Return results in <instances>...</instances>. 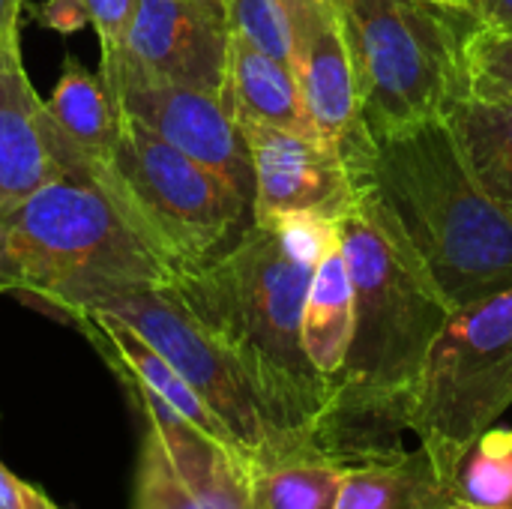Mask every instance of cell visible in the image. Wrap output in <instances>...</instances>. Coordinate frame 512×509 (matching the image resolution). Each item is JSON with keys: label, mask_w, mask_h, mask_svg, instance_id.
I'll return each mask as SVG.
<instances>
[{"label": "cell", "mask_w": 512, "mask_h": 509, "mask_svg": "<svg viewBox=\"0 0 512 509\" xmlns=\"http://www.w3.org/2000/svg\"><path fill=\"white\" fill-rule=\"evenodd\" d=\"M144 414L132 509H249L246 459L120 375Z\"/></svg>", "instance_id": "cell-9"}, {"label": "cell", "mask_w": 512, "mask_h": 509, "mask_svg": "<svg viewBox=\"0 0 512 509\" xmlns=\"http://www.w3.org/2000/svg\"><path fill=\"white\" fill-rule=\"evenodd\" d=\"M462 69L468 96L512 102V27L471 21L462 42Z\"/></svg>", "instance_id": "cell-21"}, {"label": "cell", "mask_w": 512, "mask_h": 509, "mask_svg": "<svg viewBox=\"0 0 512 509\" xmlns=\"http://www.w3.org/2000/svg\"><path fill=\"white\" fill-rule=\"evenodd\" d=\"M474 177L512 210V102L465 96L447 114Z\"/></svg>", "instance_id": "cell-19"}, {"label": "cell", "mask_w": 512, "mask_h": 509, "mask_svg": "<svg viewBox=\"0 0 512 509\" xmlns=\"http://www.w3.org/2000/svg\"><path fill=\"white\" fill-rule=\"evenodd\" d=\"M198 3H204L207 9H213L216 15H222V18H225V0H198Z\"/></svg>", "instance_id": "cell-30"}, {"label": "cell", "mask_w": 512, "mask_h": 509, "mask_svg": "<svg viewBox=\"0 0 512 509\" xmlns=\"http://www.w3.org/2000/svg\"><path fill=\"white\" fill-rule=\"evenodd\" d=\"M21 9L24 0H0V57L21 48Z\"/></svg>", "instance_id": "cell-28"}, {"label": "cell", "mask_w": 512, "mask_h": 509, "mask_svg": "<svg viewBox=\"0 0 512 509\" xmlns=\"http://www.w3.org/2000/svg\"><path fill=\"white\" fill-rule=\"evenodd\" d=\"M444 509H495V507H480V504H471V501H465V498H456L453 504H447Z\"/></svg>", "instance_id": "cell-29"}, {"label": "cell", "mask_w": 512, "mask_h": 509, "mask_svg": "<svg viewBox=\"0 0 512 509\" xmlns=\"http://www.w3.org/2000/svg\"><path fill=\"white\" fill-rule=\"evenodd\" d=\"M0 509H60L0 462Z\"/></svg>", "instance_id": "cell-26"}, {"label": "cell", "mask_w": 512, "mask_h": 509, "mask_svg": "<svg viewBox=\"0 0 512 509\" xmlns=\"http://www.w3.org/2000/svg\"><path fill=\"white\" fill-rule=\"evenodd\" d=\"M465 12L486 27H512V0H465Z\"/></svg>", "instance_id": "cell-27"}, {"label": "cell", "mask_w": 512, "mask_h": 509, "mask_svg": "<svg viewBox=\"0 0 512 509\" xmlns=\"http://www.w3.org/2000/svg\"><path fill=\"white\" fill-rule=\"evenodd\" d=\"M441 6H450V9H465V0H435Z\"/></svg>", "instance_id": "cell-31"}, {"label": "cell", "mask_w": 512, "mask_h": 509, "mask_svg": "<svg viewBox=\"0 0 512 509\" xmlns=\"http://www.w3.org/2000/svg\"><path fill=\"white\" fill-rule=\"evenodd\" d=\"M93 312L123 321L159 357H165L228 426L246 465L297 453V450H315L273 429L240 366L192 318V312L180 303V297L168 282L132 288L126 294L105 300Z\"/></svg>", "instance_id": "cell-8"}, {"label": "cell", "mask_w": 512, "mask_h": 509, "mask_svg": "<svg viewBox=\"0 0 512 509\" xmlns=\"http://www.w3.org/2000/svg\"><path fill=\"white\" fill-rule=\"evenodd\" d=\"M459 498L480 507L512 509V429L492 426L459 471Z\"/></svg>", "instance_id": "cell-22"}, {"label": "cell", "mask_w": 512, "mask_h": 509, "mask_svg": "<svg viewBox=\"0 0 512 509\" xmlns=\"http://www.w3.org/2000/svg\"><path fill=\"white\" fill-rule=\"evenodd\" d=\"M342 468L321 450L249 465V509H333Z\"/></svg>", "instance_id": "cell-20"}, {"label": "cell", "mask_w": 512, "mask_h": 509, "mask_svg": "<svg viewBox=\"0 0 512 509\" xmlns=\"http://www.w3.org/2000/svg\"><path fill=\"white\" fill-rule=\"evenodd\" d=\"M162 282H171L168 267L81 174H60L0 222V294L75 318Z\"/></svg>", "instance_id": "cell-4"}, {"label": "cell", "mask_w": 512, "mask_h": 509, "mask_svg": "<svg viewBox=\"0 0 512 509\" xmlns=\"http://www.w3.org/2000/svg\"><path fill=\"white\" fill-rule=\"evenodd\" d=\"M252 159V219L282 213H321L339 219L357 198L354 180L336 147L252 117H234Z\"/></svg>", "instance_id": "cell-11"}, {"label": "cell", "mask_w": 512, "mask_h": 509, "mask_svg": "<svg viewBox=\"0 0 512 509\" xmlns=\"http://www.w3.org/2000/svg\"><path fill=\"white\" fill-rule=\"evenodd\" d=\"M354 72L357 117L384 135L447 117L465 90L459 21L465 9L435 0H333Z\"/></svg>", "instance_id": "cell-6"}, {"label": "cell", "mask_w": 512, "mask_h": 509, "mask_svg": "<svg viewBox=\"0 0 512 509\" xmlns=\"http://www.w3.org/2000/svg\"><path fill=\"white\" fill-rule=\"evenodd\" d=\"M354 333V282L342 252V243L312 270L303 303V348L315 372L333 384L345 366Z\"/></svg>", "instance_id": "cell-18"}, {"label": "cell", "mask_w": 512, "mask_h": 509, "mask_svg": "<svg viewBox=\"0 0 512 509\" xmlns=\"http://www.w3.org/2000/svg\"><path fill=\"white\" fill-rule=\"evenodd\" d=\"M231 30L198 0H135L123 54L99 69H132L222 96L228 78Z\"/></svg>", "instance_id": "cell-12"}, {"label": "cell", "mask_w": 512, "mask_h": 509, "mask_svg": "<svg viewBox=\"0 0 512 509\" xmlns=\"http://www.w3.org/2000/svg\"><path fill=\"white\" fill-rule=\"evenodd\" d=\"M36 18H39L48 30L63 33V36L78 33L81 27L90 24V15H87L84 0H45V3L39 6Z\"/></svg>", "instance_id": "cell-25"}, {"label": "cell", "mask_w": 512, "mask_h": 509, "mask_svg": "<svg viewBox=\"0 0 512 509\" xmlns=\"http://www.w3.org/2000/svg\"><path fill=\"white\" fill-rule=\"evenodd\" d=\"M222 102L231 117H252L300 135L321 138L303 105L291 63L255 48L252 42L234 33L228 45V78Z\"/></svg>", "instance_id": "cell-16"}, {"label": "cell", "mask_w": 512, "mask_h": 509, "mask_svg": "<svg viewBox=\"0 0 512 509\" xmlns=\"http://www.w3.org/2000/svg\"><path fill=\"white\" fill-rule=\"evenodd\" d=\"M99 78L117 111L138 120L180 153L222 174L252 204L255 171L249 147L222 96L174 81H156L123 66L99 69Z\"/></svg>", "instance_id": "cell-10"}, {"label": "cell", "mask_w": 512, "mask_h": 509, "mask_svg": "<svg viewBox=\"0 0 512 509\" xmlns=\"http://www.w3.org/2000/svg\"><path fill=\"white\" fill-rule=\"evenodd\" d=\"M66 174L51 150L45 102L33 90L21 48L0 57V222L36 189Z\"/></svg>", "instance_id": "cell-14"}, {"label": "cell", "mask_w": 512, "mask_h": 509, "mask_svg": "<svg viewBox=\"0 0 512 509\" xmlns=\"http://www.w3.org/2000/svg\"><path fill=\"white\" fill-rule=\"evenodd\" d=\"M84 177L108 195L171 279L207 264L252 225V204L222 174L123 111L111 159Z\"/></svg>", "instance_id": "cell-5"}, {"label": "cell", "mask_w": 512, "mask_h": 509, "mask_svg": "<svg viewBox=\"0 0 512 509\" xmlns=\"http://www.w3.org/2000/svg\"><path fill=\"white\" fill-rule=\"evenodd\" d=\"M45 126L60 168L66 174L84 177L111 159L120 111L111 102L99 72L93 75L75 57H69L57 87L45 99Z\"/></svg>", "instance_id": "cell-15"}, {"label": "cell", "mask_w": 512, "mask_h": 509, "mask_svg": "<svg viewBox=\"0 0 512 509\" xmlns=\"http://www.w3.org/2000/svg\"><path fill=\"white\" fill-rule=\"evenodd\" d=\"M339 216L354 282V333L315 447L339 468L402 453L426 357L453 318L450 303L387 210L360 186Z\"/></svg>", "instance_id": "cell-1"}, {"label": "cell", "mask_w": 512, "mask_h": 509, "mask_svg": "<svg viewBox=\"0 0 512 509\" xmlns=\"http://www.w3.org/2000/svg\"><path fill=\"white\" fill-rule=\"evenodd\" d=\"M339 153L354 186L387 210L453 312L510 291L512 210L474 177L447 117L384 135L360 123Z\"/></svg>", "instance_id": "cell-2"}, {"label": "cell", "mask_w": 512, "mask_h": 509, "mask_svg": "<svg viewBox=\"0 0 512 509\" xmlns=\"http://www.w3.org/2000/svg\"><path fill=\"white\" fill-rule=\"evenodd\" d=\"M225 24L234 36L291 63L288 0H225Z\"/></svg>", "instance_id": "cell-23"}, {"label": "cell", "mask_w": 512, "mask_h": 509, "mask_svg": "<svg viewBox=\"0 0 512 509\" xmlns=\"http://www.w3.org/2000/svg\"><path fill=\"white\" fill-rule=\"evenodd\" d=\"M291 18V69L303 105L330 147L360 126L354 72L345 33L333 0H288Z\"/></svg>", "instance_id": "cell-13"}, {"label": "cell", "mask_w": 512, "mask_h": 509, "mask_svg": "<svg viewBox=\"0 0 512 509\" xmlns=\"http://www.w3.org/2000/svg\"><path fill=\"white\" fill-rule=\"evenodd\" d=\"M312 270L267 222H252L225 252L168 282L240 366L273 429L306 447H315L330 408V387L303 348Z\"/></svg>", "instance_id": "cell-3"}, {"label": "cell", "mask_w": 512, "mask_h": 509, "mask_svg": "<svg viewBox=\"0 0 512 509\" xmlns=\"http://www.w3.org/2000/svg\"><path fill=\"white\" fill-rule=\"evenodd\" d=\"M90 24L99 33V45H102V63H114L123 54L126 45V33L135 15V0H84Z\"/></svg>", "instance_id": "cell-24"}, {"label": "cell", "mask_w": 512, "mask_h": 509, "mask_svg": "<svg viewBox=\"0 0 512 509\" xmlns=\"http://www.w3.org/2000/svg\"><path fill=\"white\" fill-rule=\"evenodd\" d=\"M510 405L512 288L453 312L420 372L408 432L456 486L465 456Z\"/></svg>", "instance_id": "cell-7"}, {"label": "cell", "mask_w": 512, "mask_h": 509, "mask_svg": "<svg viewBox=\"0 0 512 509\" xmlns=\"http://www.w3.org/2000/svg\"><path fill=\"white\" fill-rule=\"evenodd\" d=\"M459 498L417 447L387 459L342 465L333 509H444Z\"/></svg>", "instance_id": "cell-17"}]
</instances>
